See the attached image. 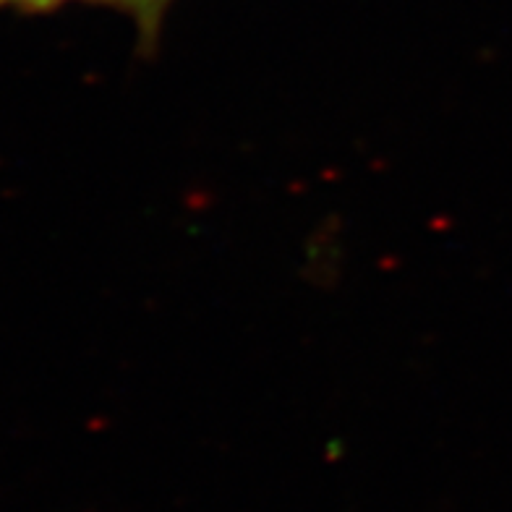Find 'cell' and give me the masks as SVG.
Segmentation results:
<instances>
[{
	"label": "cell",
	"mask_w": 512,
	"mask_h": 512,
	"mask_svg": "<svg viewBox=\"0 0 512 512\" xmlns=\"http://www.w3.org/2000/svg\"><path fill=\"white\" fill-rule=\"evenodd\" d=\"M66 3H95V6H113L118 11H126L136 21L139 29V42L142 48L152 50L160 37L162 21L173 0H0V8H14V11H53Z\"/></svg>",
	"instance_id": "6da1fadb"
}]
</instances>
